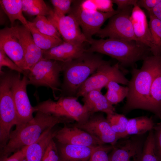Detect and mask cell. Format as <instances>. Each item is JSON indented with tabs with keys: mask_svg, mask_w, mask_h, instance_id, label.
<instances>
[{
	"mask_svg": "<svg viewBox=\"0 0 161 161\" xmlns=\"http://www.w3.org/2000/svg\"><path fill=\"white\" fill-rule=\"evenodd\" d=\"M161 65V55H149L143 60L140 69L133 68L127 85L128 93L122 109L124 114L136 109L148 111L151 86Z\"/></svg>",
	"mask_w": 161,
	"mask_h": 161,
	"instance_id": "obj_1",
	"label": "cell"
},
{
	"mask_svg": "<svg viewBox=\"0 0 161 161\" xmlns=\"http://www.w3.org/2000/svg\"><path fill=\"white\" fill-rule=\"evenodd\" d=\"M73 121L66 118L36 112L35 117L31 120L16 125L15 129L11 132L7 143L1 150V160L35 142L44 133L52 129L57 124H65Z\"/></svg>",
	"mask_w": 161,
	"mask_h": 161,
	"instance_id": "obj_2",
	"label": "cell"
},
{
	"mask_svg": "<svg viewBox=\"0 0 161 161\" xmlns=\"http://www.w3.org/2000/svg\"><path fill=\"white\" fill-rule=\"evenodd\" d=\"M90 47L86 51L101 53L117 60L121 66H133L138 61L149 56L150 48L135 41H127L114 38H92Z\"/></svg>",
	"mask_w": 161,
	"mask_h": 161,
	"instance_id": "obj_3",
	"label": "cell"
},
{
	"mask_svg": "<svg viewBox=\"0 0 161 161\" xmlns=\"http://www.w3.org/2000/svg\"><path fill=\"white\" fill-rule=\"evenodd\" d=\"M98 53L85 51L78 58L64 62L60 96L76 97L79 89L88 78L107 61Z\"/></svg>",
	"mask_w": 161,
	"mask_h": 161,
	"instance_id": "obj_4",
	"label": "cell"
},
{
	"mask_svg": "<svg viewBox=\"0 0 161 161\" xmlns=\"http://www.w3.org/2000/svg\"><path fill=\"white\" fill-rule=\"evenodd\" d=\"M13 71L0 73V146H6L12 127L18 124V119L12 91Z\"/></svg>",
	"mask_w": 161,
	"mask_h": 161,
	"instance_id": "obj_5",
	"label": "cell"
},
{
	"mask_svg": "<svg viewBox=\"0 0 161 161\" xmlns=\"http://www.w3.org/2000/svg\"><path fill=\"white\" fill-rule=\"evenodd\" d=\"M64 64L55 60L42 58L25 75L27 78L28 85L50 88L55 98L58 99L55 92L61 91L60 77Z\"/></svg>",
	"mask_w": 161,
	"mask_h": 161,
	"instance_id": "obj_6",
	"label": "cell"
},
{
	"mask_svg": "<svg viewBox=\"0 0 161 161\" xmlns=\"http://www.w3.org/2000/svg\"><path fill=\"white\" fill-rule=\"evenodd\" d=\"M76 97L61 96L56 101L50 99L34 106L35 112L40 111L81 123L91 115Z\"/></svg>",
	"mask_w": 161,
	"mask_h": 161,
	"instance_id": "obj_7",
	"label": "cell"
},
{
	"mask_svg": "<svg viewBox=\"0 0 161 161\" xmlns=\"http://www.w3.org/2000/svg\"><path fill=\"white\" fill-rule=\"evenodd\" d=\"M112 81L127 86L129 82L121 71L119 62L111 65L110 62L107 61L99 67L81 85L76 97L78 98L83 97L93 90H101L109 82Z\"/></svg>",
	"mask_w": 161,
	"mask_h": 161,
	"instance_id": "obj_8",
	"label": "cell"
},
{
	"mask_svg": "<svg viewBox=\"0 0 161 161\" xmlns=\"http://www.w3.org/2000/svg\"><path fill=\"white\" fill-rule=\"evenodd\" d=\"M119 12L117 10L103 13L97 10L85 9L81 6L80 0H74L68 14L72 15L76 18L89 41L92 36L101 29L104 22Z\"/></svg>",
	"mask_w": 161,
	"mask_h": 161,
	"instance_id": "obj_9",
	"label": "cell"
},
{
	"mask_svg": "<svg viewBox=\"0 0 161 161\" xmlns=\"http://www.w3.org/2000/svg\"><path fill=\"white\" fill-rule=\"evenodd\" d=\"M133 7L129 6L111 17L107 25L96 34V36L103 39L108 37L137 41L130 18Z\"/></svg>",
	"mask_w": 161,
	"mask_h": 161,
	"instance_id": "obj_10",
	"label": "cell"
},
{
	"mask_svg": "<svg viewBox=\"0 0 161 161\" xmlns=\"http://www.w3.org/2000/svg\"><path fill=\"white\" fill-rule=\"evenodd\" d=\"M21 74L13 72L12 78V93L18 119L17 125L25 123L31 120L34 117L33 114L35 112L27 93V78L25 75L21 78Z\"/></svg>",
	"mask_w": 161,
	"mask_h": 161,
	"instance_id": "obj_11",
	"label": "cell"
},
{
	"mask_svg": "<svg viewBox=\"0 0 161 161\" xmlns=\"http://www.w3.org/2000/svg\"><path fill=\"white\" fill-rule=\"evenodd\" d=\"M96 137L103 144L114 145L119 137L113 131L106 118L101 113H95L91 115L86 120L73 125Z\"/></svg>",
	"mask_w": 161,
	"mask_h": 161,
	"instance_id": "obj_12",
	"label": "cell"
},
{
	"mask_svg": "<svg viewBox=\"0 0 161 161\" xmlns=\"http://www.w3.org/2000/svg\"><path fill=\"white\" fill-rule=\"evenodd\" d=\"M47 17L55 27L63 41L75 44L89 43L78 21L72 15L58 17L54 14L52 9Z\"/></svg>",
	"mask_w": 161,
	"mask_h": 161,
	"instance_id": "obj_13",
	"label": "cell"
},
{
	"mask_svg": "<svg viewBox=\"0 0 161 161\" xmlns=\"http://www.w3.org/2000/svg\"><path fill=\"white\" fill-rule=\"evenodd\" d=\"M0 49L19 67L24 74V51L14 26L6 27L0 30Z\"/></svg>",
	"mask_w": 161,
	"mask_h": 161,
	"instance_id": "obj_14",
	"label": "cell"
},
{
	"mask_svg": "<svg viewBox=\"0 0 161 161\" xmlns=\"http://www.w3.org/2000/svg\"><path fill=\"white\" fill-rule=\"evenodd\" d=\"M123 139L113 145L109 161H141L142 141L133 137Z\"/></svg>",
	"mask_w": 161,
	"mask_h": 161,
	"instance_id": "obj_15",
	"label": "cell"
},
{
	"mask_svg": "<svg viewBox=\"0 0 161 161\" xmlns=\"http://www.w3.org/2000/svg\"><path fill=\"white\" fill-rule=\"evenodd\" d=\"M14 27L24 51L25 74L43 58L44 51L36 45L28 28L23 25Z\"/></svg>",
	"mask_w": 161,
	"mask_h": 161,
	"instance_id": "obj_16",
	"label": "cell"
},
{
	"mask_svg": "<svg viewBox=\"0 0 161 161\" xmlns=\"http://www.w3.org/2000/svg\"><path fill=\"white\" fill-rule=\"evenodd\" d=\"M60 144H72L89 147L104 145L97 138L74 126L66 125L58 131L55 137Z\"/></svg>",
	"mask_w": 161,
	"mask_h": 161,
	"instance_id": "obj_17",
	"label": "cell"
},
{
	"mask_svg": "<svg viewBox=\"0 0 161 161\" xmlns=\"http://www.w3.org/2000/svg\"><path fill=\"white\" fill-rule=\"evenodd\" d=\"M130 18L137 41L148 47L151 52L154 47L153 40L144 12L137 5H135Z\"/></svg>",
	"mask_w": 161,
	"mask_h": 161,
	"instance_id": "obj_18",
	"label": "cell"
},
{
	"mask_svg": "<svg viewBox=\"0 0 161 161\" xmlns=\"http://www.w3.org/2000/svg\"><path fill=\"white\" fill-rule=\"evenodd\" d=\"M85 50L83 44H75L63 41L49 50L43 51V58L66 62L80 57Z\"/></svg>",
	"mask_w": 161,
	"mask_h": 161,
	"instance_id": "obj_19",
	"label": "cell"
},
{
	"mask_svg": "<svg viewBox=\"0 0 161 161\" xmlns=\"http://www.w3.org/2000/svg\"><path fill=\"white\" fill-rule=\"evenodd\" d=\"M83 97V106L90 115L98 112L105 113L107 115L115 112L114 107L100 90H92Z\"/></svg>",
	"mask_w": 161,
	"mask_h": 161,
	"instance_id": "obj_20",
	"label": "cell"
},
{
	"mask_svg": "<svg viewBox=\"0 0 161 161\" xmlns=\"http://www.w3.org/2000/svg\"><path fill=\"white\" fill-rule=\"evenodd\" d=\"M95 147L60 143L59 161H88Z\"/></svg>",
	"mask_w": 161,
	"mask_h": 161,
	"instance_id": "obj_21",
	"label": "cell"
},
{
	"mask_svg": "<svg viewBox=\"0 0 161 161\" xmlns=\"http://www.w3.org/2000/svg\"><path fill=\"white\" fill-rule=\"evenodd\" d=\"M57 131L52 129L44 133L35 142L24 147L25 158L27 161H41L51 140L55 138Z\"/></svg>",
	"mask_w": 161,
	"mask_h": 161,
	"instance_id": "obj_22",
	"label": "cell"
},
{
	"mask_svg": "<svg viewBox=\"0 0 161 161\" xmlns=\"http://www.w3.org/2000/svg\"><path fill=\"white\" fill-rule=\"evenodd\" d=\"M0 7L5 12L10 22L11 27H13L16 20L20 21L27 27L28 21L23 14L21 0H0Z\"/></svg>",
	"mask_w": 161,
	"mask_h": 161,
	"instance_id": "obj_23",
	"label": "cell"
},
{
	"mask_svg": "<svg viewBox=\"0 0 161 161\" xmlns=\"http://www.w3.org/2000/svg\"><path fill=\"white\" fill-rule=\"evenodd\" d=\"M148 111L161 119V65L156 74L151 86Z\"/></svg>",
	"mask_w": 161,
	"mask_h": 161,
	"instance_id": "obj_24",
	"label": "cell"
},
{
	"mask_svg": "<svg viewBox=\"0 0 161 161\" xmlns=\"http://www.w3.org/2000/svg\"><path fill=\"white\" fill-rule=\"evenodd\" d=\"M155 125L151 118L142 116L129 119L126 137L131 135H141L153 130Z\"/></svg>",
	"mask_w": 161,
	"mask_h": 161,
	"instance_id": "obj_25",
	"label": "cell"
},
{
	"mask_svg": "<svg viewBox=\"0 0 161 161\" xmlns=\"http://www.w3.org/2000/svg\"><path fill=\"white\" fill-rule=\"evenodd\" d=\"M29 29L36 45L43 51L49 50L62 43V39H59L43 34L38 31L28 21L27 27Z\"/></svg>",
	"mask_w": 161,
	"mask_h": 161,
	"instance_id": "obj_26",
	"label": "cell"
},
{
	"mask_svg": "<svg viewBox=\"0 0 161 161\" xmlns=\"http://www.w3.org/2000/svg\"><path fill=\"white\" fill-rule=\"evenodd\" d=\"M23 12L30 16H48L52 9L43 0H21Z\"/></svg>",
	"mask_w": 161,
	"mask_h": 161,
	"instance_id": "obj_27",
	"label": "cell"
},
{
	"mask_svg": "<svg viewBox=\"0 0 161 161\" xmlns=\"http://www.w3.org/2000/svg\"><path fill=\"white\" fill-rule=\"evenodd\" d=\"M106 87L107 90L104 95L109 102L112 105L122 101L127 96L128 87L121 86L115 82H110Z\"/></svg>",
	"mask_w": 161,
	"mask_h": 161,
	"instance_id": "obj_28",
	"label": "cell"
},
{
	"mask_svg": "<svg viewBox=\"0 0 161 161\" xmlns=\"http://www.w3.org/2000/svg\"><path fill=\"white\" fill-rule=\"evenodd\" d=\"M106 119L112 130L120 139L126 137V130L129 119L124 114L115 112L107 115Z\"/></svg>",
	"mask_w": 161,
	"mask_h": 161,
	"instance_id": "obj_29",
	"label": "cell"
},
{
	"mask_svg": "<svg viewBox=\"0 0 161 161\" xmlns=\"http://www.w3.org/2000/svg\"><path fill=\"white\" fill-rule=\"evenodd\" d=\"M148 25L153 39V55H161V21L154 16L149 14Z\"/></svg>",
	"mask_w": 161,
	"mask_h": 161,
	"instance_id": "obj_30",
	"label": "cell"
},
{
	"mask_svg": "<svg viewBox=\"0 0 161 161\" xmlns=\"http://www.w3.org/2000/svg\"><path fill=\"white\" fill-rule=\"evenodd\" d=\"M31 22L33 26L40 32L49 36L62 39L55 27L45 16H36Z\"/></svg>",
	"mask_w": 161,
	"mask_h": 161,
	"instance_id": "obj_31",
	"label": "cell"
},
{
	"mask_svg": "<svg viewBox=\"0 0 161 161\" xmlns=\"http://www.w3.org/2000/svg\"><path fill=\"white\" fill-rule=\"evenodd\" d=\"M141 161H160L155 148L153 130L149 131L144 143Z\"/></svg>",
	"mask_w": 161,
	"mask_h": 161,
	"instance_id": "obj_32",
	"label": "cell"
},
{
	"mask_svg": "<svg viewBox=\"0 0 161 161\" xmlns=\"http://www.w3.org/2000/svg\"><path fill=\"white\" fill-rule=\"evenodd\" d=\"M74 0H51L54 8V14L58 17L66 16L69 13Z\"/></svg>",
	"mask_w": 161,
	"mask_h": 161,
	"instance_id": "obj_33",
	"label": "cell"
},
{
	"mask_svg": "<svg viewBox=\"0 0 161 161\" xmlns=\"http://www.w3.org/2000/svg\"><path fill=\"white\" fill-rule=\"evenodd\" d=\"M113 145H100L95 147L88 161H109V152Z\"/></svg>",
	"mask_w": 161,
	"mask_h": 161,
	"instance_id": "obj_34",
	"label": "cell"
},
{
	"mask_svg": "<svg viewBox=\"0 0 161 161\" xmlns=\"http://www.w3.org/2000/svg\"><path fill=\"white\" fill-rule=\"evenodd\" d=\"M4 66H6L10 70L24 74V72L16 64L4 51L0 49V72L2 71Z\"/></svg>",
	"mask_w": 161,
	"mask_h": 161,
	"instance_id": "obj_35",
	"label": "cell"
},
{
	"mask_svg": "<svg viewBox=\"0 0 161 161\" xmlns=\"http://www.w3.org/2000/svg\"><path fill=\"white\" fill-rule=\"evenodd\" d=\"M59 156L58 148L52 140L45 152L41 161H59Z\"/></svg>",
	"mask_w": 161,
	"mask_h": 161,
	"instance_id": "obj_36",
	"label": "cell"
},
{
	"mask_svg": "<svg viewBox=\"0 0 161 161\" xmlns=\"http://www.w3.org/2000/svg\"><path fill=\"white\" fill-rule=\"evenodd\" d=\"M97 10L100 12L107 13L115 10L113 8V2L112 0H93Z\"/></svg>",
	"mask_w": 161,
	"mask_h": 161,
	"instance_id": "obj_37",
	"label": "cell"
},
{
	"mask_svg": "<svg viewBox=\"0 0 161 161\" xmlns=\"http://www.w3.org/2000/svg\"><path fill=\"white\" fill-rule=\"evenodd\" d=\"M160 120L161 122L154 129L155 146L160 161H161V119Z\"/></svg>",
	"mask_w": 161,
	"mask_h": 161,
	"instance_id": "obj_38",
	"label": "cell"
},
{
	"mask_svg": "<svg viewBox=\"0 0 161 161\" xmlns=\"http://www.w3.org/2000/svg\"><path fill=\"white\" fill-rule=\"evenodd\" d=\"M161 2V0H140L137 5L140 8L145 9L148 12Z\"/></svg>",
	"mask_w": 161,
	"mask_h": 161,
	"instance_id": "obj_39",
	"label": "cell"
},
{
	"mask_svg": "<svg viewBox=\"0 0 161 161\" xmlns=\"http://www.w3.org/2000/svg\"><path fill=\"white\" fill-rule=\"evenodd\" d=\"M137 0H113V3L117 6V10H122L129 6L137 5Z\"/></svg>",
	"mask_w": 161,
	"mask_h": 161,
	"instance_id": "obj_40",
	"label": "cell"
},
{
	"mask_svg": "<svg viewBox=\"0 0 161 161\" xmlns=\"http://www.w3.org/2000/svg\"><path fill=\"white\" fill-rule=\"evenodd\" d=\"M25 158L24 148L23 147L10 157L1 160V161H21Z\"/></svg>",
	"mask_w": 161,
	"mask_h": 161,
	"instance_id": "obj_41",
	"label": "cell"
},
{
	"mask_svg": "<svg viewBox=\"0 0 161 161\" xmlns=\"http://www.w3.org/2000/svg\"><path fill=\"white\" fill-rule=\"evenodd\" d=\"M148 13L161 21V2L149 12Z\"/></svg>",
	"mask_w": 161,
	"mask_h": 161,
	"instance_id": "obj_42",
	"label": "cell"
},
{
	"mask_svg": "<svg viewBox=\"0 0 161 161\" xmlns=\"http://www.w3.org/2000/svg\"><path fill=\"white\" fill-rule=\"evenodd\" d=\"M0 25H2L5 23L6 21V16H7L3 10L0 7Z\"/></svg>",
	"mask_w": 161,
	"mask_h": 161,
	"instance_id": "obj_43",
	"label": "cell"
},
{
	"mask_svg": "<svg viewBox=\"0 0 161 161\" xmlns=\"http://www.w3.org/2000/svg\"><path fill=\"white\" fill-rule=\"evenodd\" d=\"M21 161H27L25 158L23 160H22Z\"/></svg>",
	"mask_w": 161,
	"mask_h": 161,
	"instance_id": "obj_44",
	"label": "cell"
}]
</instances>
